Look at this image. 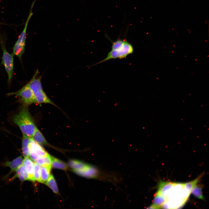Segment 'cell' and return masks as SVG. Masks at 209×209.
Instances as JSON below:
<instances>
[{
	"mask_svg": "<svg viewBox=\"0 0 209 209\" xmlns=\"http://www.w3.org/2000/svg\"><path fill=\"white\" fill-rule=\"evenodd\" d=\"M34 94L36 103L49 104L57 107L48 97L43 89L37 91L34 93Z\"/></svg>",
	"mask_w": 209,
	"mask_h": 209,
	"instance_id": "9",
	"label": "cell"
},
{
	"mask_svg": "<svg viewBox=\"0 0 209 209\" xmlns=\"http://www.w3.org/2000/svg\"><path fill=\"white\" fill-rule=\"evenodd\" d=\"M51 166L53 168L66 170L68 168L67 165L63 161L52 156Z\"/></svg>",
	"mask_w": 209,
	"mask_h": 209,
	"instance_id": "15",
	"label": "cell"
},
{
	"mask_svg": "<svg viewBox=\"0 0 209 209\" xmlns=\"http://www.w3.org/2000/svg\"><path fill=\"white\" fill-rule=\"evenodd\" d=\"M48 185L53 191L56 193H58V190L55 180L52 174H51L48 180L46 182Z\"/></svg>",
	"mask_w": 209,
	"mask_h": 209,
	"instance_id": "17",
	"label": "cell"
},
{
	"mask_svg": "<svg viewBox=\"0 0 209 209\" xmlns=\"http://www.w3.org/2000/svg\"><path fill=\"white\" fill-rule=\"evenodd\" d=\"M176 183L170 182L161 181L158 184V190L156 193L166 198L170 190Z\"/></svg>",
	"mask_w": 209,
	"mask_h": 209,
	"instance_id": "8",
	"label": "cell"
},
{
	"mask_svg": "<svg viewBox=\"0 0 209 209\" xmlns=\"http://www.w3.org/2000/svg\"><path fill=\"white\" fill-rule=\"evenodd\" d=\"M30 153H32L38 157L44 156L48 153L45 149L39 144L31 138L29 145Z\"/></svg>",
	"mask_w": 209,
	"mask_h": 209,
	"instance_id": "7",
	"label": "cell"
},
{
	"mask_svg": "<svg viewBox=\"0 0 209 209\" xmlns=\"http://www.w3.org/2000/svg\"><path fill=\"white\" fill-rule=\"evenodd\" d=\"M34 3L35 2H33L32 5L31 10L25 23L24 29L13 48L12 53L20 60L21 59L22 55L25 51L27 28L29 21L33 15L32 11Z\"/></svg>",
	"mask_w": 209,
	"mask_h": 209,
	"instance_id": "3",
	"label": "cell"
},
{
	"mask_svg": "<svg viewBox=\"0 0 209 209\" xmlns=\"http://www.w3.org/2000/svg\"><path fill=\"white\" fill-rule=\"evenodd\" d=\"M12 120L19 127L23 134L32 137L37 127L28 107L23 106L18 113L13 117Z\"/></svg>",
	"mask_w": 209,
	"mask_h": 209,
	"instance_id": "1",
	"label": "cell"
},
{
	"mask_svg": "<svg viewBox=\"0 0 209 209\" xmlns=\"http://www.w3.org/2000/svg\"><path fill=\"white\" fill-rule=\"evenodd\" d=\"M40 167L35 162L34 164V178L35 181L41 182L40 175Z\"/></svg>",
	"mask_w": 209,
	"mask_h": 209,
	"instance_id": "20",
	"label": "cell"
},
{
	"mask_svg": "<svg viewBox=\"0 0 209 209\" xmlns=\"http://www.w3.org/2000/svg\"><path fill=\"white\" fill-rule=\"evenodd\" d=\"M8 94V95H14L19 97L23 106L28 107L33 103H36L34 93L28 83L18 91Z\"/></svg>",
	"mask_w": 209,
	"mask_h": 209,
	"instance_id": "4",
	"label": "cell"
},
{
	"mask_svg": "<svg viewBox=\"0 0 209 209\" xmlns=\"http://www.w3.org/2000/svg\"><path fill=\"white\" fill-rule=\"evenodd\" d=\"M1 46L3 53L1 64L4 66L8 74V82L10 83L14 73L13 57L14 55L13 53L10 54L8 52L4 44H2Z\"/></svg>",
	"mask_w": 209,
	"mask_h": 209,
	"instance_id": "5",
	"label": "cell"
},
{
	"mask_svg": "<svg viewBox=\"0 0 209 209\" xmlns=\"http://www.w3.org/2000/svg\"><path fill=\"white\" fill-rule=\"evenodd\" d=\"M17 177H18L19 180L21 181H24L26 180L24 177L20 174L17 176Z\"/></svg>",
	"mask_w": 209,
	"mask_h": 209,
	"instance_id": "21",
	"label": "cell"
},
{
	"mask_svg": "<svg viewBox=\"0 0 209 209\" xmlns=\"http://www.w3.org/2000/svg\"><path fill=\"white\" fill-rule=\"evenodd\" d=\"M166 201L165 197L156 193L154 198L153 203L148 208H160L162 205Z\"/></svg>",
	"mask_w": 209,
	"mask_h": 209,
	"instance_id": "13",
	"label": "cell"
},
{
	"mask_svg": "<svg viewBox=\"0 0 209 209\" xmlns=\"http://www.w3.org/2000/svg\"><path fill=\"white\" fill-rule=\"evenodd\" d=\"M68 164L73 170L82 169L84 168L87 165L81 161L73 160H70Z\"/></svg>",
	"mask_w": 209,
	"mask_h": 209,
	"instance_id": "16",
	"label": "cell"
},
{
	"mask_svg": "<svg viewBox=\"0 0 209 209\" xmlns=\"http://www.w3.org/2000/svg\"><path fill=\"white\" fill-rule=\"evenodd\" d=\"M31 138L23 134L22 138V150L24 158L29 156L30 149L29 145Z\"/></svg>",
	"mask_w": 209,
	"mask_h": 209,
	"instance_id": "12",
	"label": "cell"
},
{
	"mask_svg": "<svg viewBox=\"0 0 209 209\" xmlns=\"http://www.w3.org/2000/svg\"><path fill=\"white\" fill-rule=\"evenodd\" d=\"M23 159L20 156L11 161H7L4 163L5 166L10 167L11 172L16 171L23 164Z\"/></svg>",
	"mask_w": 209,
	"mask_h": 209,
	"instance_id": "11",
	"label": "cell"
},
{
	"mask_svg": "<svg viewBox=\"0 0 209 209\" xmlns=\"http://www.w3.org/2000/svg\"><path fill=\"white\" fill-rule=\"evenodd\" d=\"M204 174L202 173L194 180L185 183V188L191 193L193 188L197 185L199 180L203 176Z\"/></svg>",
	"mask_w": 209,
	"mask_h": 209,
	"instance_id": "19",
	"label": "cell"
},
{
	"mask_svg": "<svg viewBox=\"0 0 209 209\" xmlns=\"http://www.w3.org/2000/svg\"><path fill=\"white\" fill-rule=\"evenodd\" d=\"M134 51V47L132 45L125 39L122 45L114 49H111L105 59L94 65L103 63L111 59H121L125 58L129 55L132 54Z\"/></svg>",
	"mask_w": 209,
	"mask_h": 209,
	"instance_id": "2",
	"label": "cell"
},
{
	"mask_svg": "<svg viewBox=\"0 0 209 209\" xmlns=\"http://www.w3.org/2000/svg\"><path fill=\"white\" fill-rule=\"evenodd\" d=\"M73 171L80 176L89 178H98L100 174V172L97 168L88 164L84 169L73 170Z\"/></svg>",
	"mask_w": 209,
	"mask_h": 209,
	"instance_id": "6",
	"label": "cell"
},
{
	"mask_svg": "<svg viewBox=\"0 0 209 209\" xmlns=\"http://www.w3.org/2000/svg\"><path fill=\"white\" fill-rule=\"evenodd\" d=\"M34 163L32 160L28 157H25L23 159V165L28 174L29 181H35L34 178Z\"/></svg>",
	"mask_w": 209,
	"mask_h": 209,
	"instance_id": "10",
	"label": "cell"
},
{
	"mask_svg": "<svg viewBox=\"0 0 209 209\" xmlns=\"http://www.w3.org/2000/svg\"><path fill=\"white\" fill-rule=\"evenodd\" d=\"M202 185H196L192 189L191 193L197 198L204 200V198L202 192Z\"/></svg>",
	"mask_w": 209,
	"mask_h": 209,
	"instance_id": "18",
	"label": "cell"
},
{
	"mask_svg": "<svg viewBox=\"0 0 209 209\" xmlns=\"http://www.w3.org/2000/svg\"><path fill=\"white\" fill-rule=\"evenodd\" d=\"M51 167L41 166L40 169V183H46L51 175Z\"/></svg>",
	"mask_w": 209,
	"mask_h": 209,
	"instance_id": "14",
	"label": "cell"
}]
</instances>
